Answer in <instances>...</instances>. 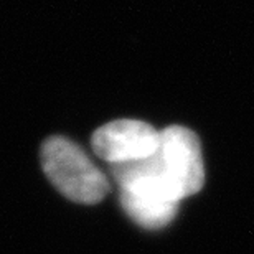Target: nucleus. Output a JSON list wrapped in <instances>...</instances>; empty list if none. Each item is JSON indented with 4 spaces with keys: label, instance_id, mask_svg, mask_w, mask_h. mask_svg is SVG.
Instances as JSON below:
<instances>
[{
    "label": "nucleus",
    "instance_id": "obj_1",
    "mask_svg": "<svg viewBox=\"0 0 254 254\" xmlns=\"http://www.w3.org/2000/svg\"><path fill=\"white\" fill-rule=\"evenodd\" d=\"M111 174L119 187L121 206L135 225L162 230L174 221L182 198L165 179L157 155L111 165Z\"/></svg>",
    "mask_w": 254,
    "mask_h": 254
},
{
    "label": "nucleus",
    "instance_id": "obj_2",
    "mask_svg": "<svg viewBox=\"0 0 254 254\" xmlns=\"http://www.w3.org/2000/svg\"><path fill=\"white\" fill-rule=\"evenodd\" d=\"M47 179L63 196L81 205H96L108 195L109 180L88 154L63 135L48 137L42 145Z\"/></svg>",
    "mask_w": 254,
    "mask_h": 254
},
{
    "label": "nucleus",
    "instance_id": "obj_3",
    "mask_svg": "<svg viewBox=\"0 0 254 254\" xmlns=\"http://www.w3.org/2000/svg\"><path fill=\"white\" fill-rule=\"evenodd\" d=\"M155 155L165 179L182 200L203 189L205 167L201 147L191 129L169 126L160 130V145Z\"/></svg>",
    "mask_w": 254,
    "mask_h": 254
},
{
    "label": "nucleus",
    "instance_id": "obj_4",
    "mask_svg": "<svg viewBox=\"0 0 254 254\" xmlns=\"http://www.w3.org/2000/svg\"><path fill=\"white\" fill-rule=\"evenodd\" d=\"M160 130L139 119H116L101 126L91 137L94 154L111 165L144 160L155 155Z\"/></svg>",
    "mask_w": 254,
    "mask_h": 254
}]
</instances>
